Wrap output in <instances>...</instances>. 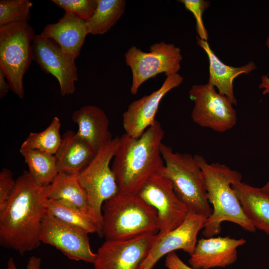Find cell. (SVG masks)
<instances>
[{
    "mask_svg": "<svg viewBox=\"0 0 269 269\" xmlns=\"http://www.w3.org/2000/svg\"><path fill=\"white\" fill-rule=\"evenodd\" d=\"M47 200V186H37L27 171L19 176L0 210V245L21 255L38 248Z\"/></svg>",
    "mask_w": 269,
    "mask_h": 269,
    "instance_id": "obj_1",
    "label": "cell"
},
{
    "mask_svg": "<svg viewBox=\"0 0 269 269\" xmlns=\"http://www.w3.org/2000/svg\"><path fill=\"white\" fill-rule=\"evenodd\" d=\"M164 132L156 120L138 137L125 133L111 166L119 191L137 194L145 181L164 166L160 147Z\"/></svg>",
    "mask_w": 269,
    "mask_h": 269,
    "instance_id": "obj_2",
    "label": "cell"
},
{
    "mask_svg": "<svg viewBox=\"0 0 269 269\" xmlns=\"http://www.w3.org/2000/svg\"><path fill=\"white\" fill-rule=\"evenodd\" d=\"M194 157L200 166L204 178L207 198L213 207L212 212L206 219L202 231L205 238L220 234L221 224L225 221L236 224L247 232L254 233L256 228L243 213L232 184L242 180V175L224 164L209 163L200 155Z\"/></svg>",
    "mask_w": 269,
    "mask_h": 269,
    "instance_id": "obj_3",
    "label": "cell"
},
{
    "mask_svg": "<svg viewBox=\"0 0 269 269\" xmlns=\"http://www.w3.org/2000/svg\"><path fill=\"white\" fill-rule=\"evenodd\" d=\"M102 236L127 240L158 233L156 210L137 194L119 191L102 206Z\"/></svg>",
    "mask_w": 269,
    "mask_h": 269,
    "instance_id": "obj_4",
    "label": "cell"
},
{
    "mask_svg": "<svg viewBox=\"0 0 269 269\" xmlns=\"http://www.w3.org/2000/svg\"><path fill=\"white\" fill-rule=\"evenodd\" d=\"M160 151L164 164L161 171L171 180L176 194L186 206L189 213L207 219L212 209L207 198L202 171L194 156L174 152L163 143Z\"/></svg>",
    "mask_w": 269,
    "mask_h": 269,
    "instance_id": "obj_5",
    "label": "cell"
},
{
    "mask_svg": "<svg viewBox=\"0 0 269 269\" xmlns=\"http://www.w3.org/2000/svg\"><path fill=\"white\" fill-rule=\"evenodd\" d=\"M120 137L113 138L97 151L87 166L77 175L87 196L93 220L102 236V206L119 192L116 178L110 164L118 149Z\"/></svg>",
    "mask_w": 269,
    "mask_h": 269,
    "instance_id": "obj_6",
    "label": "cell"
},
{
    "mask_svg": "<svg viewBox=\"0 0 269 269\" xmlns=\"http://www.w3.org/2000/svg\"><path fill=\"white\" fill-rule=\"evenodd\" d=\"M35 36L28 22L0 26V69L10 90L20 99L24 94L23 76L33 60L31 43Z\"/></svg>",
    "mask_w": 269,
    "mask_h": 269,
    "instance_id": "obj_7",
    "label": "cell"
},
{
    "mask_svg": "<svg viewBox=\"0 0 269 269\" xmlns=\"http://www.w3.org/2000/svg\"><path fill=\"white\" fill-rule=\"evenodd\" d=\"M145 52L135 46L131 47L125 54V62L132 73L130 91L135 95L141 85L157 75L166 77L177 74L183 59L181 49L172 43L156 42Z\"/></svg>",
    "mask_w": 269,
    "mask_h": 269,
    "instance_id": "obj_8",
    "label": "cell"
},
{
    "mask_svg": "<svg viewBox=\"0 0 269 269\" xmlns=\"http://www.w3.org/2000/svg\"><path fill=\"white\" fill-rule=\"evenodd\" d=\"M137 194L156 210L159 235L177 227L189 214L187 207L176 194L171 180L161 170L145 181Z\"/></svg>",
    "mask_w": 269,
    "mask_h": 269,
    "instance_id": "obj_9",
    "label": "cell"
},
{
    "mask_svg": "<svg viewBox=\"0 0 269 269\" xmlns=\"http://www.w3.org/2000/svg\"><path fill=\"white\" fill-rule=\"evenodd\" d=\"M189 95L194 102L191 118L197 125L219 133L228 131L236 125L237 117L233 104L213 86L208 83L194 85Z\"/></svg>",
    "mask_w": 269,
    "mask_h": 269,
    "instance_id": "obj_10",
    "label": "cell"
},
{
    "mask_svg": "<svg viewBox=\"0 0 269 269\" xmlns=\"http://www.w3.org/2000/svg\"><path fill=\"white\" fill-rule=\"evenodd\" d=\"M31 47L33 60L42 70L57 79L61 96L74 93L75 83L78 80L75 58L64 52L56 42L42 33L35 35Z\"/></svg>",
    "mask_w": 269,
    "mask_h": 269,
    "instance_id": "obj_11",
    "label": "cell"
},
{
    "mask_svg": "<svg viewBox=\"0 0 269 269\" xmlns=\"http://www.w3.org/2000/svg\"><path fill=\"white\" fill-rule=\"evenodd\" d=\"M88 234L46 212L42 221L40 241L54 247L70 260L93 264L96 254L91 248Z\"/></svg>",
    "mask_w": 269,
    "mask_h": 269,
    "instance_id": "obj_12",
    "label": "cell"
},
{
    "mask_svg": "<svg viewBox=\"0 0 269 269\" xmlns=\"http://www.w3.org/2000/svg\"><path fill=\"white\" fill-rule=\"evenodd\" d=\"M157 234L127 240H106L99 248L95 269H138L148 255Z\"/></svg>",
    "mask_w": 269,
    "mask_h": 269,
    "instance_id": "obj_13",
    "label": "cell"
},
{
    "mask_svg": "<svg viewBox=\"0 0 269 269\" xmlns=\"http://www.w3.org/2000/svg\"><path fill=\"white\" fill-rule=\"evenodd\" d=\"M206 220L201 216L189 213L184 221L173 230L162 235L157 234L148 255L140 267L152 269L161 258L178 250L190 256L194 252L198 234L203 230Z\"/></svg>",
    "mask_w": 269,
    "mask_h": 269,
    "instance_id": "obj_14",
    "label": "cell"
},
{
    "mask_svg": "<svg viewBox=\"0 0 269 269\" xmlns=\"http://www.w3.org/2000/svg\"><path fill=\"white\" fill-rule=\"evenodd\" d=\"M183 81V77L178 73L167 76L159 89L132 102L123 115L125 133L134 137L140 136L156 121L155 116L164 97Z\"/></svg>",
    "mask_w": 269,
    "mask_h": 269,
    "instance_id": "obj_15",
    "label": "cell"
},
{
    "mask_svg": "<svg viewBox=\"0 0 269 269\" xmlns=\"http://www.w3.org/2000/svg\"><path fill=\"white\" fill-rule=\"evenodd\" d=\"M246 243L244 238L229 236L201 238L190 256L189 265L194 269L225 268L236 262L237 249Z\"/></svg>",
    "mask_w": 269,
    "mask_h": 269,
    "instance_id": "obj_16",
    "label": "cell"
},
{
    "mask_svg": "<svg viewBox=\"0 0 269 269\" xmlns=\"http://www.w3.org/2000/svg\"><path fill=\"white\" fill-rule=\"evenodd\" d=\"M72 120L78 127L76 134L97 152L113 138L105 112L95 105H85L75 111Z\"/></svg>",
    "mask_w": 269,
    "mask_h": 269,
    "instance_id": "obj_17",
    "label": "cell"
},
{
    "mask_svg": "<svg viewBox=\"0 0 269 269\" xmlns=\"http://www.w3.org/2000/svg\"><path fill=\"white\" fill-rule=\"evenodd\" d=\"M41 33L54 40L64 52L75 59L79 55L89 34L86 21L67 12L57 22L46 25Z\"/></svg>",
    "mask_w": 269,
    "mask_h": 269,
    "instance_id": "obj_18",
    "label": "cell"
},
{
    "mask_svg": "<svg viewBox=\"0 0 269 269\" xmlns=\"http://www.w3.org/2000/svg\"><path fill=\"white\" fill-rule=\"evenodd\" d=\"M197 43L206 52L209 59V77L207 83L216 88L220 94L227 97L233 105H237V101L233 88L234 80L241 74L250 73L257 68L256 65L253 61L240 67L226 65L216 56L207 41L197 37Z\"/></svg>",
    "mask_w": 269,
    "mask_h": 269,
    "instance_id": "obj_19",
    "label": "cell"
},
{
    "mask_svg": "<svg viewBox=\"0 0 269 269\" xmlns=\"http://www.w3.org/2000/svg\"><path fill=\"white\" fill-rule=\"evenodd\" d=\"M96 152L71 130L62 135L61 145L55 154L59 172L77 176L89 163Z\"/></svg>",
    "mask_w": 269,
    "mask_h": 269,
    "instance_id": "obj_20",
    "label": "cell"
},
{
    "mask_svg": "<svg viewBox=\"0 0 269 269\" xmlns=\"http://www.w3.org/2000/svg\"><path fill=\"white\" fill-rule=\"evenodd\" d=\"M243 213L254 227L269 236V193L241 181L232 184Z\"/></svg>",
    "mask_w": 269,
    "mask_h": 269,
    "instance_id": "obj_21",
    "label": "cell"
},
{
    "mask_svg": "<svg viewBox=\"0 0 269 269\" xmlns=\"http://www.w3.org/2000/svg\"><path fill=\"white\" fill-rule=\"evenodd\" d=\"M47 198L59 201L78 209L94 222L86 195L77 176L59 172L47 186Z\"/></svg>",
    "mask_w": 269,
    "mask_h": 269,
    "instance_id": "obj_22",
    "label": "cell"
},
{
    "mask_svg": "<svg viewBox=\"0 0 269 269\" xmlns=\"http://www.w3.org/2000/svg\"><path fill=\"white\" fill-rule=\"evenodd\" d=\"M19 152L34 182L41 187L49 186L59 173L55 155L21 147Z\"/></svg>",
    "mask_w": 269,
    "mask_h": 269,
    "instance_id": "obj_23",
    "label": "cell"
},
{
    "mask_svg": "<svg viewBox=\"0 0 269 269\" xmlns=\"http://www.w3.org/2000/svg\"><path fill=\"white\" fill-rule=\"evenodd\" d=\"M125 0H98L93 16L86 21L89 34H103L120 19L125 12Z\"/></svg>",
    "mask_w": 269,
    "mask_h": 269,
    "instance_id": "obj_24",
    "label": "cell"
},
{
    "mask_svg": "<svg viewBox=\"0 0 269 269\" xmlns=\"http://www.w3.org/2000/svg\"><path fill=\"white\" fill-rule=\"evenodd\" d=\"M46 212L59 220L88 234L98 233L96 225L90 217L59 201L48 199Z\"/></svg>",
    "mask_w": 269,
    "mask_h": 269,
    "instance_id": "obj_25",
    "label": "cell"
},
{
    "mask_svg": "<svg viewBox=\"0 0 269 269\" xmlns=\"http://www.w3.org/2000/svg\"><path fill=\"white\" fill-rule=\"evenodd\" d=\"M60 127L59 119L57 117H54L50 125L43 131L38 133H30L20 147L55 155L62 139L60 132Z\"/></svg>",
    "mask_w": 269,
    "mask_h": 269,
    "instance_id": "obj_26",
    "label": "cell"
},
{
    "mask_svg": "<svg viewBox=\"0 0 269 269\" xmlns=\"http://www.w3.org/2000/svg\"><path fill=\"white\" fill-rule=\"evenodd\" d=\"M32 3L28 0H0V26L15 22H27Z\"/></svg>",
    "mask_w": 269,
    "mask_h": 269,
    "instance_id": "obj_27",
    "label": "cell"
},
{
    "mask_svg": "<svg viewBox=\"0 0 269 269\" xmlns=\"http://www.w3.org/2000/svg\"><path fill=\"white\" fill-rule=\"evenodd\" d=\"M58 7L84 20H88L94 14L98 0H52Z\"/></svg>",
    "mask_w": 269,
    "mask_h": 269,
    "instance_id": "obj_28",
    "label": "cell"
},
{
    "mask_svg": "<svg viewBox=\"0 0 269 269\" xmlns=\"http://www.w3.org/2000/svg\"><path fill=\"white\" fill-rule=\"evenodd\" d=\"M185 8L194 15L196 20V29L200 39L207 41L208 34L204 24L203 15L204 11L209 7L210 2L205 0H180Z\"/></svg>",
    "mask_w": 269,
    "mask_h": 269,
    "instance_id": "obj_29",
    "label": "cell"
},
{
    "mask_svg": "<svg viewBox=\"0 0 269 269\" xmlns=\"http://www.w3.org/2000/svg\"><path fill=\"white\" fill-rule=\"evenodd\" d=\"M16 180L12 172L3 168L0 172V210L5 205L14 188Z\"/></svg>",
    "mask_w": 269,
    "mask_h": 269,
    "instance_id": "obj_30",
    "label": "cell"
},
{
    "mask_svg": "<svg viewBox=\"0 0 269 269\" xmlns=\"http://www.w3.org/2000/svg\"><path fill=\"white\" fill-rule=\"evenodd\" d=\"M165 266L167 269H194L183 262L175 252L166 256Z\"/></svg>",
    "mask_w": 269,
    "mask_h": 269,
    "instance_id": "obj_31",
    "label": "cell"
},
{
    "mask_svg": "<svg viewBox=\"0 0 269 269\" xmlns=\"http://www.w3.org/2000/svg\"><path fill=\"white\" fill-rule=\"evenodd\" d=\"M41 259L36 256L30 257L27 262L26 269H41ZM6 269H17L12 257H10L7 262Z\"/></svg>",
    "mask_w": 269,
    "mask_h": 269,
    "instance_id": "obj_32",
    "label": "cell"
},
{
    "mask_svg": "<svg viewBox=\"0 0 269 269\" xmlns=\"http://www.w3.org/2000/svg\"><path fill=\"white\" fill-rule=\"evenodd\" d=\"M266 46L269 51V36L266 41ZM259 88L263 89V94L264 95L269 94V76L268 74L263 75L261 78V83Z\"/></svg>",
    "mask_w": 269,
    "mask_h": 269,
    "instance_id": "obj_33",
    "label": "cell"
},
{
    "mask_svg": "<svg viewBox=\"0 0 269 269\" xmlns=\"http://www.w3.org/2000/svg\"><path fill=\"white\" fill-rule=\"evenodd\" d=\"M3 72L0 69V98H3L8 93L10 89L9 84L6 81Z\"/></svg>",
    "mask_w": 269,
    "mask_h": 269,
    "instance_id": "obj_34",
    "label": "cell"
},
{
    "mask_svg": "<svg viewBox=\"0 0 269 269\" xmlns=\"http://www.w3.org/2000/svg\"><path fill=\"white\" fill-rule=\"evenodd\" d=\"M262 188L266 192L269 193V181L262 187Z\"/></svg>",
    "mask_w": 269,
    "mask_h": 269,
    "instance_id": "obj_35",
    "label": "cell"
},
{
    "mask_svg": "<svg viewBox=\"0 0 269 269\" xmlns=\"http://www.w3.org/2000/svg\"><path fill=\"white\" fill-rule=\"evenodd\" d=\"M138 269H142L141 267H139Z\"/></svg>",
    "mask_w": 269,
    "mask_h": 269,
    "instance_id": "obj_36",
    "label": "cell"
}]
</instances>
